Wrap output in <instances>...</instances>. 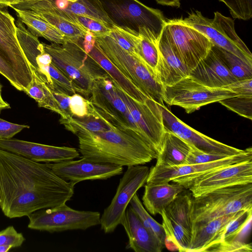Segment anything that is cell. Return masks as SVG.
Returning <instances> with one entry per match:
<instances>
[{"instance_id": "cell-48", "label": "cell", "mask_w": 252, "mask_h": 252, "mask_svg": "<svg viewBox=\"0 0 252 252\" xmlns=\"http://www.w3.org/2000/svg\"><path fill=\"white\" fill-rule=\"evenodd\" d=\"M95 43V36L94 33L87 31L83 39L82 44L83 48L87 53H89Z\"/></svg>"}, {"instance_id": "cell-21", "label": "cell", "mask_w": 252, "mask_h": 252, "mask_svg": "<svg viewBox=\"0 0 252 252\" xmlns=\"http://www.w3.org/2000/svg\"><path fill=\"white\" fill-rule=\"evenodd\" d=\"M189 77L209 87L222 88L236 81L225 66L214 45L207 55L190 71Z\"/></svg>"}, {"instance_id": "cell-18", "label": "cell", "mask_w": 252, "mask_h": 252, "mask_svg": "<svg viewBox=\"0 0 252 252\" xmlns=\"http://www.w3.org/2000/svg\"><path fill=\"white\" fill-rule=\"evenodd\" d=\"M165 130L170 131L200 151L213 154L233 156L240 150L214 140L194 130L175 116L164 105H159Z\"/></svg>"}, {"instance_id": "cell-24", "label": "cell", "mask_w": 252, "mask_h": 252, "mask_svg": "<svg viewBox=\"0 0 252 252\" xmlns=\"http://www.w3.org/2000/svg\"><path fill=\"white\" fill-rule=\"evenodd\" d=\"M127 235L126 249L135 252H160L165 247L143 223L129 206L121 221Z\"/></svg>"}, {"instance_id": "cell-13", "label": "cell", "mask_w": 252, "mask_h": 252, "mask_svg": "<svg viewBox=\"0 0 252 252\" xmlns=\"http://www.w3.org/2000/svg\"><path fill=\"white\" fill-rule=\"evenodd\" d=\"M164 29L173 50L189 72L213 45L204 34L178 19L166 21Z\"/></svg>"}, {"instance_id": "cell-35", "label": "cell", "mask_w": 252, "mask_h": 252, "mask_svg": "<svg viewBox=\"0 0 252 252\" xmlns=\"http://www.w3.org/2000/svg\"><path fill=\"white\" fill-rule=\"evenodd\" d=\"M109 35L121 48L129 53L138 57L137 50L139 40L138 32L129 29L123 28L114 25Z\"/></svg>"}, {"instance_id": "cell-14", "label": "cell", "mask_w": 252, "mask_h": 252, "mask_svg": "<svg viewBox=\"0 0 252 252\" xmlns=\"http://www.w3.org/2000/svg\"><path fill=\"white\" fill-rule=\"evenodd\" d=\"M0 6V53L9 63L20 87L25 92L32 79L28 62L18 42L14 18Z\"/></svg>"}, {"instance_id": "cell-33", "label": "cell", "mask_w": 252, "mask_h": 252, "mask_svg": "<svg viewBox=\"0 0 252 252\" xmlns=\"http://www.w3.org/2000/svg\"><path fill=\"white\" fill-rule=\"evenodd\" d=\"M213 45L225 66L237 80L252 78V65L223 49Z\"/></svg>"}, {"instance_id": "cell-51", "label": "cell", "mask_w": 252, "mask_h": 252, "mask_svg": "<svg viewBox=\"0 0 252 252\" xmlns=\"http://www.w3.org/2000/svg\"><path fill=\"white\" fill-rule=\"evenodd\" d=\"M2 86L0 82V114L2 110L4 109H10V104L5 101L2 98L1 95Z\"/></svg>"}, {"instance_id": "cell-2", "label": "cell", "mask_w": 252, "mask_h": 252, "mask_svg": "<svg viewBox=\"0 0 252 252\" xmlns=\"http://www.w3.org/2000/svg\"><path fill=\"white\" fill-rule=\"evenodd\" d=\"M76 135L82 157L121 166L144 165L156 159L158 152L141 133L115 127L100 132L83 131Z\"/></svg>"}, {"instance_id": "cell-15", "label": "cell", "mask_w": 252, "mask_h": 252, "mask_svg": "<svg viewBox=\"0 0 252 252\" xmlns=\"http://www.w3.org/2000/svg\"><path fill=\"white\" fill-rule=\"evenodd\" d=\"M114 84L118 94L127 105L140 131L152 144L158 154L162 148L165 132L159 104L149 98L144 102L137 101Z\"/></svg>"}, {"instance_id": "cell-40", "label": "cell", "mask_w": 252, "mask_h": 252, "mask_svg": "<svg viewBox=\"0 0 252 252\" xmlns=\"http://www.w3.org/2000/svg\"><path fill=\"white\" fill-rule=\"evenodd\" d=\"M87 30L93 32L95 36L109 35L112 28L95 19L79 15H71Z\"/></svg>"}, {"instance_id": "cell-5", "label": "cell", "mask_w": 252, "mask_h": 252, "mask_svg": "<svg viewBox=\"0 0 252 252\" xmlns=\"http://www.w3.org/2000/svg\"><path fill=\"white\" fill-rule=\"evenodd\" d=\"M193 225L243 210H252V183L231 186L193 197Z\"/></svg>"}, {"instance_id": "cell-29", "label": "cell", "mask_w": 252, "mask_h": 252, "mask_svg": "<svg viewBox=\"0 0 252 252\" xmlns=\"http://www.w3.org/2000/svg\"><path fill=\"white\" fill-rule=\"evenodd\" d=\"M60 9L70 15L88 17L103 22L111 28L114 25L99 0H53Z\"/></svg>"}, {"instance_id": "cell-12", "label": "cell", "mask_w": 252, "mask_h": 252, "mask_svg": "<svg viewBox=\"0 0 252 252\" xmlns=\"http://www.w3.org/2000/svg\"><path fill=\"white\" fill-rule=\"evenodd\" d=\"M89 100L94 109L114 126L132 129L143 135L108 75L94 80Z\"/></svg>"}, {"instance_id": "cell-49", "label": "cell", "mask_w": 252, "mask_h": 252, "mask_svg": "<svg viewBox=\"0 0 252 252\" xmlns=\"http://www.w3.org/2000/svg\"><path fill=\"white\" fill-rule=\"evenodd\" d=\"M28 0H0V6L2 7H10L17 5Z\"/></svg>"}, {"instance_id": "cell-20", "label": "cell", "mask_w": 252, "mask_h": 252, "mask_svg": "<svg viewBox=\"0 0 252 252\" xmlns=\"http://www.w3.org/2000/svg\"><path fill=\"white\" fill-rule=\"evenodd\" d=\"M29 9L57 28L66 39H83L87 31L71 15L59 8L53 0H28L11 7Z\"/></svg>"}, {"instance_id": "cell-28", "label": "cell", "mask_w": 252, "mask_h": 252, "mask_svg": "<svg viewBox=\"0 0 252 252\" xmlns=\"http://www.w3.org/2000/svg\"><path fill=\"white\" fill-rule=\"evenodd\" d=\"M12 8L16 12L19 19L33 34L42 37L52 43L62 44L66 38L55 26L39 17L29 9Z\"/></svg>"}, {"instance_id": "cell-3", "label": "cell", "mask_w": 252, "mask_h": 252, "mask_svg": "<svg viewBox=\"0 0 252 252\" xmlns=\"http://www.w3.org/2000/svg\"><path fill=\"white\" fill-rule=\"evenodd\" d=\"M82 41L66 39L62 44L43 45L53 63L70 80L76 93L88 97L94 80L107 74L85 52Z\"/></svg>"}, {"instance_id": "cell-42", "label": "cell", "mask_w": 252, "mask_h": 252, "mask_svg": "<svg viewBox=\"0 0 252 252\" xmlns=\"http://www.w3.org/2000/svg\"><path fill=\"white\" fill-rule=\"evenodd\" d=\"M229 156H230L204 153L192 145L190 151L186 159V164L207 163L221 159Z\"/></svg>"}, {"instance_id": "cell-11", "label": "cell", "mask_w": 252, "mask_h": 252, "mask_svg": "<svg viewBox=\"0 0 252 252\" xmlns=\"http://www.w3.org/2000/svg\"><path fill=\"white\" fill-rule=\"evenodd\" d=\"M251 159H252V147L244 150L238 154L207 163L172 167L155 165L150 169L146 184H162L172 182L188 189L193 181L203 174Z\"/></svg>"}, {"instance_id": "cell-23", "label": "cell", "mask_w": 252, "mask_h": 252, "mask_svg": "<svg viewBox=\"0 0 252 252\" xmlns=\"http://www.w3.org/2000/svg\"><path fill=\"white\" fill-rule=\"evenodd\" d=\"M246 211L248 210L231 213L203 224L193 225L188 252H205L210 247L224 240L228 224Z\"/></svg>"}, {"instance_id": "cell-25", "label": "cell", "mask_w": 252, "mask_h": 252, "mask_svg": "<svg viewBox=\"0 0 252 252\" xmlns=\"http://www.w3.org/2000/svg\"><path fill=\"white\" fill-rule=\"evenodd\" d=\"M185 188L178 183L146 184L142 197L143 204L151 215L160 214Z\"/></svg>"}, {"instance_id": "cell-38", "label": "cell", "mask_w": 252, "mask_h": 252, "mask_svg": "<svg viewBox=\"0 0 252 252\" xmlns=\"http://www.w3.org/2000/svg\"><path fill=\"white\" fill-rule=\"evenodd\" d=\"M229 8L234 18L248 20L252 17V0H219Z\"/></svg>"}, {"instance_id": "cell-53", "label": "cell", "mask_w": 252, "mask_h": 252, "mask_svg": "<svg viewBox=\"0 0 252 252\" xmlns=\"http://www.w3.org/2000/svg\"></svg>"}, {"instance_id": "cell-6", "label": "cell", "mask_w": 252, "mask_h": 252, "mask_svg": "<svg viewBox=\"0 0 252 252\" xmlns=\"http://www.w3.org/2000/svg\"><path fill=\"white\" fill-rule=\"evenodd\" d=\"M178 20L198 31L213 43L234 54L252 65V55L235 30L234 22L231 18L217 11L211 19L205 17L198 11L189 13L185 19Z\"/></svg>"}, {"instance_id": "cell-37", "label": "cell", "mask_w": 252, "mask_h": 252, "mask_svg": "<svg viewBox=\"0 0 252 252\" xmlns=\"http://www.w3.org/2000/svg\"><path fill=\"white\" fill-rule=\"evenodd\" d=\"M219 102L241 116L252 119V96L236 95Z\"/></svg>"}, {"instance_id": "cell-17", "label": "cell", "mask_w": 252, "mask_h": 252, "mask_svg": "<svg viewBox=\"0 0 252 252\" xmlns=\"http://www.w3.org/2000/svg\"><path fill=\"white\" fill-rule=\"evenodd\" d=\"M81 158L76 160L46 163L60 178L75 184L88 180H106L123 172V166Z\"/></svg>"}, {"instance_id": "cell-31", "label": "cell", "mask_w": 252, "mask_h": 252, "mask_svg": "<svg viewBox=\"0 0 252 252\" xmlns=\"http://www.w3.org/2000/svg\"><path fill=\"white\" fill-rule=\"evenodd\" d=\"M60 122L65 129L76 135L83 131L103 132L116 127L97 112L95 115H89L82 117L72 116L67 119H60Z\"/></svg>"}, {"instance_id": "cell-44", "label": "cell", "mask_w": 252, "mask_h": 252, "mask_svg": "<svg viewBox=\"0 0 252 252\" xmlns=\"http://www.w3.org/2000/svg\"><path fill=\"white\" fill-rule=\"evenodd\" d=\"M56 100L59 113L62 119H67L72 116L70 109V95L61 91L51 89Z\"/></svg>"}, {"instance_id": "cell-19", "label": "cell", "mask_w": 252, "mask_h": 252, "mask_svg": "<svg viewBox=\"0 0 252 252\" xmlns=\"http://www.w3.org/2000/svg\"><path fill=\"white\" fill-rule=\"evenodd\" d=\"M0 149L37 162L59 163L80 157L76 149L54 146L16 139H0Z\"/></svg>"}, {"instance_id": "cell-9", "label": "cell", "mask_w": 252, "mask_h": 252, "mask_svg": "<svg viewBox=\"0 0 252 252\" xmlns=\"http://www.w3.org/2000/svg\"><path fill=\"white\" fill-rule=\"evenodd\" d=\"M237 95L224 88L206 86L188 76L176 83L163 87V100L169 105L184 109L188 114L201 107Z\"/></svg>"}, {"instance_id": "cell-39", "label": "cell", "mask_w": 252, "mask_h": 252, "mask_svg": "<svg viewBox=\"0 0 252 252\" xmlns=\"http://www.w3.org/2000/svg\"><path fill=\"white\" fill-rule=\"evenodd\" d=\"M69 106L72 116L82 117L97 114L91 101L78 93L70 95Z\"/></svg>"}, {"instance_id": "cell-36", "label": "cell", "mask_w": 252, "mask_h": 252, "mask_svg": "<svg viewBox=\"0 0 252 252\" xmlns=\"http://www.w3.org/2000/svg\"><path fill=\"white\" fill-rule=\"evenodd\" d=\"M158 44L151 39L139 34L137 56L155 73L159 55Z\"/></svg>"}, {"instance_id": "cell-32", "label": "cell", "mask_w": 252, "mask_h": 252, "mask_svg": "<svg viewBox=\"0 0 252 252\" xmlns=\"http://www.w3.org/2000/svg\"><path fill=\"white\" fill-rule=\"evenodd\" d=\"M32 79L25 92L35 100L39 107L59 113L55 98L47 84L31 71Z\"/></svg>"}, {"instance_id": "cell-10", "label": "cell", "mask_w": 252, "mask_h": 252, "mask_svg": "<svg viewBox=\"0 0 252 252\" xmlns=\"http://www.w3.org/2000/svg\"><path fill=\"white\" fill-rule=\"evenodd\" d=\"M149 171V168L143 165L127 167L111 203L100 216L101 229L105 233L113 232L121 224L128 205L138 190L146 183Z\"/></svg>"}, {"instance_id": "cell-46", "label": "cell", "mask_w": 252, "mask_h": 252, "mask_svg": "<svg viewBox=\"0 0 252 252\" xmlns=\"http://www.w3.org/2000/svg\"><path fill=\"white\" fill-rule=\"evenodd\" d=\"M222 88L229 90L237 95L252 96V78L237 80Z\"/></svg>"}, {"instance_id": "cell-26", "label": "cell", "mask_w": 252, "mask_h": 252, "mask_svg": "<svg viewBox=\"0 0 252 252\" xmlns=\"http://www.w3.org/2000/svg\"><path fill=\"white\" fill-rule=\"evenodd\" d=\"M191 146L174 133L165 130L162 148L156 158L155 165L172 167L185 165Z\"/></svg>"}, {"instance_id": "cell-27", "label": "cell", "mask_w": 252, "mask_h": 252, "mask_svg": "<svg viewBox=\"0 0 252 252\" xmlns=\"http://www.w3.org/2000/svg\"><path fill=\"white\" fill-rule=\"evenodd\" d=\"M88 54L106 73L113 83L130 97L141 102H145L148 98L107 58L96 41Z\"/></svg>"}, {"instance_id": "cell-7", "label": "cell", "mask_w": 252, "mask_h": 252, "mask_svg": "<svg viewBox=\"0 0 252 252\" xmlns=\"http://www.w3.org/2000/svg\"><path fill=\"white\" fill-rule=\"evenodd\" d=\"M114 25L139 32L151 31L160 38L166 21L162 12L147 6L138 0H99Z\"/></svg>"}, {"instance_id": "cell-4", "label": "cell", "mask_w": 252, "mask_h": 252, "mask_svg": "<svg viewBox=\"0 0 252 252\" xmlns=\"http://www.w3.org/2000/svg\"><path fill=\"white\" fill-rule=\"evenodd\" d=\"M107 58L143 94L160 105H164L163 86L155 72L138 57L121 48L109 35L95 36Z\"/></svg>"}, {"instance_id": "cell-34", "label": "cell", "mask_w": 252, "mask_h": 252, "mask_svg": "<svg viewBox=\"0 0 252 252\" xmlns=\"http://www.w3.org/2000/svg\"><path fill=\"white\" fill-rule=\"evenodd\" d=\"M130 206L137 215L144 225L150 230L164 246L165 234L162 224L158 222L144 208L137 193L135 194L130 202Z\"/></svg>"}, {"instance_id": "cell-41", "label": "cell", "mask_w": 252, "mask_h": 252, "mask_svg": "<svg viewBox=\"0 0 252 252\" xmlns=\"http://www.w3.org/2000/svg\"><path fill=\"white\" fill-rule=\"evenodd\" d=\"M252 245L237 240H223L209 248L205 252H251Z\"/></svg>"}, {"instance_id": "cell-45", "label": "cell", "mask_w": 252, "mask_h": 252, "mask_svg": "<svg viewBox=\"0 0 252 252\" xmlns=\"http://www.w3.org/2000/svg\"><path fill=\"white\" fill-rule=\"evenodd\" d=\"M29 128V126L10 123L0 118V139H11L23 129Z\"/></svg>"}, {"instance_id": "cell-30", "label": "cell", "mask_w": 252, "mask_h": 252, "mask_svg": "<svg viewBox=\"0 0 252 252\" xmlns=\"http://www.w3.org/2000/svg\"><path fill=\"white\" fill-rule=\"evenodd\" d=\"M182 193L163 212L170 222L182 227L192 234L193 226V197L188 193Z\"/></svg>"}, {"instance_id": "cell-1", "label": "cell", "mask_w": 252, "mask_h": 252, "mask_svg": "<svg viewBox=\"0 0 252 252\" xmlns=\"http://www.w3.org/2000/svg\"><path fill=\"white\" fill-rule=\"evenodd\" d=\"M75 184L60 178L46 163L0 149V208L13 219L69 200Z\"/></svg>"}, {"instance_id": "cell-50", "label": "cell", "mask_w": 252, "mask_h": 252, "mask_svg": "<svg viewBox=\"0 0 252 252\" xmlns=\"http://www.w3.org/2000/svg\"><path fill=\"white\" fill-rule=\"evenodd\" d=\"M159 4L166 6H175L179 7L180 6V0H156Z\"/></svg>"}, {"instance_id": "cell-22", "label": "cell", "mask_w": 252, "mask_h": 252, "mask_svg": "<svg viewBox=\"0 0 252 252\" xmlns=\"http://www.w3.org/2000/svg\"><path fill=\"white\" fill-rule=\"evenodd\" d=\"M158 47L159 55L155 74L163 87L172 85L189 76V71L173 50L164 28Z\"/></svg>"}, {"instance_id": "cell-43", "label": "cell", "mask_w": 252, "mask_h": 252, "mask_svg": "<svg viewBox=\"0 0 252 252\" xmlns=\"http://www.w3.org/2000/svg\"><path fill=\"white\" fill-rule=\"evenodd\" d=\"M25 238L13 226H9L0 231V246H9L12 248L21 246Z\"/></svg>"}, {"instance_id": "cell-47", "label": "cell", "mask_w": 252, "mask_h": 252, "mask_svg": "<svg viewBox=\"0 0 252 252\" xmlns=\"http://www.w3.org/2000/svg\"><path fill=\"white\" fill-rule=\"evenodd\" d=\"M0 74L5 77L17 90L21 91L12 68L0 53Z\"/></svg>"}, {"instance_id": "cell-16", "label": "cell", "mask_w": 252, "mask_h": 252, "mask_svg": "<svg viewBox=\"0 0 252 252\" xmlns=\"http://www.w3.org/2000/svg\"><path fill=\"white\" fill-rule=\"evenodd\" d=\"M252 183V159L207 172L196 178L188 189L196 198L215 189Z\"/></svg>"}, {"instance_id": "cell-52", "label": "cell", "mask_w": 252, "mask_h": 252, "mask_svg": "<svg viewBox=\"0 0 252 252\" xmlns=\"http://www.w3.org/2000/svg\"><path fill=\"white\" fill-rule=\"evenodd\" d=\"M12 248L9 246H0V252H7Z\"/></svg>"}, {"instance_id": "cell-8", "label": "cell", "mask_w": 252, "mask_h": 252, "mask_svg": "<svg viewBox=\"0 0 252 252\" xmlns=\"http://www.w3.org/2000/svg\"><path fill=\"white\" fill-rule=\"evenodd\" d=\"M28 228L49 232L85 230L100 224L98 212L74 210L65 203L34 212L29 215Z\"/></svg>"}]
</instances>
